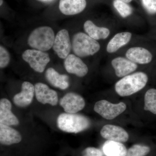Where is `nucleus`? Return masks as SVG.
I'll return each mask as SVG.
<instances>
[{
  "label": "nucleus",
  "instance_id": "f257e3e1",
  "mask_svg": "<svg viewBox=\"0 0 156 156\" xmlns=\"http://www.w3.org/2000/svg\"><path fill=\"white\" fill-rule=\"evenodd\" d=\"M148 78L143 72H137L124 77L117 82L115 90L122 97L133 95L143 89L147 83Z\"/></svg>",
  "mask_w": 156,
  "mask_h": 156
},
{
  "label": "nucleus",
  "instance_id": "f03ea898",
  "mask_svg": "<svg viewBox=\"0 0 156 156\" xmlns=\"http://www.w3.org/2000/svg\"><path fill=\"white\" fill-rule=\"evenodd\" d=\"M57 126L62 131L68 133H78L85 131L90 126V121L87 117L76 114L64 113L58 116Z\"/></svg>",
  "mask_w": 156,
  "mask_h": 156
},
{
  "label": "nucleus",
  "instance_id": "7ed1b4c3",
  "mask_svg": "<svg viewBox=\"0 0 156 156\" xmlns=\"http://www.w3.org/2000/svg\"><path fill=\"white\" fill-rule=\"evenodd\" d=\"M55 34L51 27H40L34 30L28 37V44L31 48L47 51L53 48Z\"/></svg>",
  "mask_w": 156,
  "mask_h": 156
},
{
  "label": "nucleus",
  "instance_id": "20e7f679",
  "mask_svg": "<svg viewBox=\"0 0 156 156\" xmlns=\"http://www.w3.org/2000/svg\"><path fill=\"white\" fill-rule=\"evenodd\" d=\"M72 46L74 53L79 57L92 56L100 49L99 43L88 35L79 32L73 36Z\"/></svg>",
  "mask_w": 156,
  "mask_h": 156
},
{
  "label": "nucleus",
  "instance_id": "39448f33",
  "mask_svg": "<svg viewBox=\"0 0 156 156\" xmlns=\"http://www.w3.org/2000/svg\"><path fill=\"white\" fill-rule=\"evenodd\" d=\"M22 56L23 60L27 62L32 69L39 73L44 71L50 60L48 53L35 49L25 50Z\"/></svg>",
  "mask_w": 156,
  "mask_h": 156
},
{
  "label": "nucleus",
  "instance_id": "423d86ee",
  "mask_svg": "<svg viewBox=\"0 0 156 156\" xmlns=\"http://www.w3.org/2000/svg\"><path fill=\"white\" fill-rule=\"evenodd\" d=\"M126 108L127 106L124 102L112 104L108 101L102 100L95 104L94 109L104 119L112 120L122 113Z\"/></svg>",
  "mask_w": 156,
  "mask_h": 156
},
{
  "label": "nucleus",
  "instance_id": "0eeeda50",
  "mask_svg": "<svg viewBox=\"0 0 156 156\" xmlns=\"http://www.w3.org/2000/svg\"><path fill=\"white\" fill-rule=\"evenodd\" d=\"M53 48L60 58L65 59L69 55L72 46L69 34L66 30H62L56 34Z\"/></svg>",
  "mask_w": 156,
  "mask_h": 156
},
{
  "label": "nucleus",
  "instance_id": "6e6552de",
  "mask_svg": "<svg viewBox=\"0 0 156 156\" xmlns=\"http://www.w3.org/2000/svg\"><path fill=\"white\" fill-rule=\"evenodd\" d=\"M66 112L75 114L82 110L85 106L84 98L81 95L73 92L68 93L60 99L59 102Z\"/></svg>",
  "mask_w": 156,
  "mask_h": 156
},
{
  "label": "nucleus",
  "instance_id": "1a4fd4ad",
  "mask_svg": "<svg viewBox=\"0 0 156 156\" xmlns=\"http://www.w3.org/2000/svg\"><path fill=\"white\" fill-rule=\"evenodd\" d=\"M34 87L35 94L39 102L43 104H49L52 106L57 105L58 97L56 91L42 83H37Z\"/></svg>",
  "mask_w": 156,
  "mask_h": 156
},
{
  "label": "nucleus",
  "instance_id": "9d476101",
  "mask_svg": "<svg viewBox=\"0 0 156 156\" xmlns=\"http://www.w3.org/2000/svg\"><path fill=\"white\" fill-rule=\"evenodd\" d=\"M64 65L68 73L80 77L86 76L89 71L87 65L80 57L74 54H69L67 56L65 59Z\"/></svg>",
  "mask_w": 156,
  "mask_h": 156
},
{
  "label": "nucleus",
  "instance_id": "9b49d317",
  "mask_svg": "<svg viewBox=\"0 0 156 156\" xmlns=\"http://www.w3.org/2000/svg\"><path fill=\"white\" fill-rule=\"evenodd\" d=\"M100 134L103 138L116 142H126L129 138L128 133L125 129L114 125H105L101 130Z\"/></svg>",
  "mask_w": 156,
  "mask_h": 156
},
{
  "label": "nucleus",
  "instance_id": "f8f14e48",
  "mask_svg": "<svg viewBox=\"0 0 156 156\" xmlns=\"http://www.w3.org/2000/svg\"><path fill=\"white\" fill-rule=\"evenodd\" d=\"M34 93V86L29 82H23L21 92L14 95L13 98L14 103L20 107L28 106L32 101Z\"/></svg>",
  "mask_w": 156,
  "mask_h": 156
},
{
  "label": "nucleus",
  "instance_id": "ddd939ff",
  "mask_svg": "<svg viewBox=\"0 0 156 156\" xmlns=\"http://www.w3.org/2000/svg\"><path fill=\"white\" fill-rule=\"evenodd\" d=\"M112 64L114 68L116 75L119 77H122L128 76L133 72L137 68L135 62L129 59L118 57L113 59Z\"/></svg>",
  "mask_w": 156,
  "mask_h": 156
},
{
  "label": "nucleus",
  "instance_id": "4468645a",
  "mask_svg": "<svg viewBox=\"0 0 156 156\" xmlns=\"http://www.w3.org/2000/svg\"><path fill=\"white\" fill-rule=\"evenodd\" d=\"M12 105L10 101L2 98L0 101V124L7 126H17L19 122L11 112Z\"/></svg>",
  "mask_w": 156,
  "mask_h": 156
},
{
  "label": "nucleus",
  "instance_id": "2eb2a0df",
  "mask_svg": "<svg viewBox=\"0 0 156 156\" xmlns=\"http://www.w3.org/2000/svg\"><path fill=\"white\" fill-rule=\"evenodd\" d=\"M87 6L86 0H60L59 9L66 15L80 14Z\"/></svg>",
  "mask_w": 156,
  "mask_h": 156
},
{
  "label": "nucleus",
  "instance_id": "dca6fc26",
  "mask_svg": "<svg viewBox=\"0 0 156 156\" xmlns=\"http://www.w3.org/2000/svg\"><path fill=\"white\" fill-rule=\"evenodd\" d=\"M126 56L131 61L140 64H147L152 59V55L149 51L140 47L128 49L126 52Z\"/></svg>",
  "mask_w": 156,
  "mask_h": 156
},
{
  "label": "nucleus",
  "instance_id": "f3484780",
  "mask_svg": "<svg viewBox=\"0 0 156 156\" xmlns=\"http://www.w3.org/2000/svg\"><path fill=\"white\" fill-rule=\"evenodd\" d=\"M21 140V135L17 130L0 124V142L2 144L10 145L19 143Z\"/></svg>",
  "mask_w": 156,
  "mask_h": 156
},
{
  "label": "nucleus",
  "instance_id": "a211bd4d",
  "mask_svg": "<svg viewBox=\"0 0 156 156\" xmlns=\"http://www.w3.org/2000/svg\"><path fill=\"white\" fill-rule=\"evenodd\" d=\"M47 80L53 87L64 90L69 86L68 76L66 75L60 74L53 68H49L46 71Z\"/></svg>",
  "mask_w": 156,
  "mask_h": 156
},
{
  "label": "nucleus",
  "instance_id": "6ab92c4d",
  "mask_svg": "<svg viewBox=\"0 0 156 156\" xmlns=\"http://www.w3.org/2000/svg\"><path fill=\"white\" fill-rule=\"evenodd\" d=\"M131 33H120L117 34L109 42L107 47V51L109 53L116 52L120 48L128 44L131 40Z\"/></svg>",
  "mask_w": 156,
  "mask_h": 156
},
{
  "label": "nucleus",
  "instance_id": "aec40b11",
  "mask_svg": "<svg viewBox=\"0 0 156 156\" xmlns=\"http://www.w3.org/2000/svg\"><path fill=\"white\" fill-rule=\"evenodd\" d=\"M84 28L88 35L95 40L106 39L110 34L108 29L98 27L90 20L84 23Z\"/></svg>",
  "mask_w": 156,
  "mask_h": 156
},
{
  "label": "nucleus",
  "instance_id": "412c9836",
  "mask_svg": "<svg viewBox=\"0 0 156 156\" xmlns=\"http://www.w3.org/2000/svg\"><path fill=\"white\" fill-rule=\"evenodd\" d=\"M103 152L107 156H126L127 150L121 142L107 140L103 144Z\"/></svg>",
  "mask_w": 156,
  "mask_h": 156
},
{
  "label": "nucleus",
  "instance_id": "4be33fe9",
  "mask_svg": "<svg viewBox=\"0 0 156 156\" xmlns=\"http://www.w3.org/2000/svg\"><path fill=\"white\" fill-rule=\"evenodd\" d=\"M144 109L152 114L156 115V89L152 88L146 92Z\"/></svg>",
  "mask_w": 156,
  "mask_h": 156
},
{
  "label": "nucleus",
  "instance_id": "5701e85b",
  "mask_svg": "<svg viewBox=\"0 0 156 156\" xmlns=\"http://www.w3.org/2000/svg\"><path fill=\"white\" fill-rule=\"evenodd\" d=\"M113 5L120 15L123 18H126L132 14V8L127 3L122 0H115L113 2Z\"/></svg>",
  "mask_w": 156,
  "mask_h": 156
},
{
  "label": "nucleus",
  "instance_id": "b1692460",
  "mask_svg": "<svg viewBox=\"0 0 156 156\" xmlns=\"http://www.w3.org/2000/svg\"><path fill=\"white\" fill-rule=\"evenodd\" d=\"M151 148L147 146L135 144L127 151V156H145L149 153Z\"/></svg>",
  "mask_w": 156,
  "mask_h": 156
},
{
  "label": "nucleus",
  "instance_id": "393cba45",
  "mask_svg": "<svg viewBox=\"0 0 156 156\" xmlns=\"http://www.w3.org/2000/svg\"><path fill=\"white\" fill-rule=\"evenodd\" d=\"M10 57L9 52L3 46L0 47V67L4 68L8 66L10 62Z\"/></svg>",
  "mask_w": 156,
  "mask_h": 156
},
{
  "label": "nucleus",
  "instance_id": "a878e982",
  "mask_svg": "<svg viewBox=\"0 0 156 156\" xmlns=\"http://www.w3.org/2000/svg\"><path fill=\"white\" fill-rule=\"evenodd\" d=\"M144 8L151 14H156V0H142Z\"/></svg>",
  "mask_w": 156,
  "mask_h": 156
},
{
  "label": "nucleus",
  "instance_id": "bb28decb",
  "mask_svg": "<svg viewBox=\"0 0 156 156\" xmlns=\"http://www.w3.org/2000/svg\"><path fill=\"white\" fill-rule=\"evenodd\" d=\"M83 156H103L100 150L93 147H87L84 150Z\"/></svg>",
  "mask_w": 156,
  "mask_h": 156
},
{
  "label": "nucleus",
  "instance_id": "cd10ccee",
  "mask_svg": "<svg viewBox=\"0 0 156 156\" xmlns=\"http://www.w3.org/2000/svg\"><path fill=\"white\" fill-rule=\"evenodd\" d=\"M37 1L43 3H50L53 2L55 0H37Z\"/></svg>",
  "mask_w": 156,
  "mask_h": 156
},
{
  "label": "nucleus",
  "instance_id": "c85d7f7f",
  "mask_svg": "<svg viewBox=\"0 0 156 156\" xmlns=\"http://www.w3.org/2000/svg\"><path fill=\"white\" fill-rule=\"evenodd\" d=\"M122 1H123V2H125L128 3L130 2H131V1H132V0H122Z\"/></svg>",
  "mask_w": 156,
  "mask_h": 156
},
{
  "label": "nucleus",
  "instance_id": "c756f323",
  "mask_svg": "<svg viewBox=\"0 0 156 156\" xmlns=\"http://www.w3.org/2000/svg\"><path fill=\"white\" fill-rule=\"evenodd\" d=\"M1 2H0V5L2 6L3 5V0H0Z\"/></svg>",
  "mask_w": 156,
  "mask_h": 156
}]
</instances>
